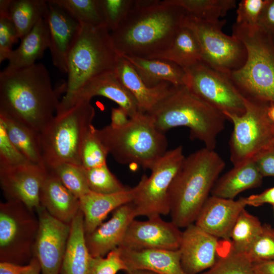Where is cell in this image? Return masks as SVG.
I'll use <instances>...</instances> for the list:
<instances>
[{"instance_id":"obj_1","label":"cell","mask_w":274,"mask_h":274,"mask_svg":"<svg viewBox=\"0 0 274 274\" xmlns=\"http://www.w3.org/2000/svg\"><path fill=\"white\" fill-rule=\"evenodd\" d=\"M187 12L166 0L134 1L120 24L110 31L120 55L151 58L171 45Z\"/></svg>"},{"instance_id":"obj_2","label":"cell","mask_w":274,"mask_h":274,"mask_svg":"<svg viewBox=\"0 0 274 274\" xmlns=\"http://www.w3.org/2000/svg\"><path fill=\"white\" fill-rule=\"evenodd\" d=\"M60 101L42 63L0 72V114L39 133L55 115Z\"/></svg>"},{"instance_id":"obj_3","label":"cell","mask_w":274,"mask_h":274,"mask_svg":"<svg viewBox=\"0 0 274 274\" xmlns=\"http://www.w3.org/2000/svg\"><path fill=\"white\" fill-rule=\"evenodd\" d=\"M225 163L206 147L185 157L169 189L171 222L179 228L194 223Z\"/></svg>"},{"instance_id":"obj_4","label":"cell","mask_w":274,"mask_h":274,"mask_svg":"<svg viewBox=\"0 0 274 274\" xmlns=\"http://www.w3.org/2000/svg\"><path fill=\"white\" fill-rule=\"evenodd\" d=\"M156 128L164 133L177 127L189 128L190 138L215 150L227 120L223 113L192 93L186 86H174L150 113Z\"/></svg>"},{"instance_id":"obj_5","label":"cell","mask_w":274,"mask_h":274,"mask_svg":"<svg viewBox=\"0 0 274 274\" xmlns=\"http://www.w3.org/2000/svg\"><path fill=\"white\" fill-rule=\"evenodd\" d=\"M232 35L244 44L247 58L244 65L229 75L245 98L274 104V42L258 26L236 23Z\"/></svg>"},{"instance_id":"obj_6","label":"cell","mask_w":274,"mask_h":274,"mask_svg":"<svg viewBox=\"0 0 274 274\" xmlns=\"http://www.w3.org/2000/svg\"><path fill=\"white\" fill-rule=\"evenodd\" d=\"M96 132L109 154L122 164L135 163L151 170L167 151L164 133L156 128L148 114L130 118L122 127L108 125Z\"/></svg>"},{"instance_id":"obj_7","label":"cell","mask_w":274,"mask_h":274,"mask_svg":"<svg viewBox=\"0 0 274 274\" xmlns=\"http://www.w3.org/2000/svg\"><path fill=\"white\" fill-rule=\"evenodd\" d=\"M119 56L105 25L81 24L67 54L63 96L75 92L92 78L114 71Z\"/></svg>"},{"instance_id":"obj_8","label":"cell","mask_w":274,"mask_h":274,"mask_svg":"<svg viewBox=\"0 0 274 274\" xmlns=\"http://www.w3.org/2000/svg\"><path fill=\"white\" fill-rule=\"evenodd\" d=\"M95 110L90 100L81 101L56 113L40 133L44 166L60 162L81 165L83 140L92 126Z\"/></svg>"},{"instance_id":"obj_9","label":"cell","mask_w":274,"mask_h":274,"mask_svg":"<svg viewBox=\"0 0 274 274\" xmlns=\"http://www.w3.org/2000/svg\"><path fill=\"white\" fill-rule=\"evenodd\" d=\"M245 102L246 110L242 115L224 113L233 126L229 142L233 166L253 160L272 147L274 123L267 114L270 104L246 98Z\"/></svg>"},{"instance_id":"obj_10","label":"cell","mask_w":274,"mask_h":274,"mask_svg":"<svg viewBox=\"0 0 274 274\" xmlns=\"http://www.w3.org/2000/svg\"><path fill=\"white\" fill-rule=\"evenodd\" d=\"M35 212L19 201L1 202V261L23 265L33 257L39 223Z\"/></svg>"},{"instance_id":"obj_11","label":"cell","mask_w":274,"mask_h":274,"mask_svg":"<svg viewBox=\"0 0 274 274\" xmlns=\"http://www.w3.org/2000/svg\"><path fill=\"white\" fill-rule=\"evenodd\" d=\"M185 157L182 146L167 151L151 168L150 176H142L134 187L131 202L136 217L150 218L169 214V189Z\"/></svg>"},{"instance_id":"obj_12","label":"cell","mask_w":274,"mask_h":274,"mask_svg":"<svg viewBox=\"0 0 274 274\" xmlns=\"http://www.w3.org/2000/svg\"><path fill=\"white\" fill-rule=\"evenodd\" d=\"M225 23V20L205 21L187 13L183 25L190 28L195 35L201 49L202 61L229 75L244 65L247 50L241 41L222 31Z\"/></svg>"},{"instance_id":"obj_13","label":"cell","mask_w":274,"mask_h":274,"mask_svg":"<svg viewBox=\"0 0 274 274\" xmlns=\"http://www.w3.org/2000/svg\"><path fill=\"white\" fill-rule=\"evenodd\" d=\"M185 70L186 86L194 95L223 114L241 115L245 112V98L228 75L202 61Z\"/></svg>"},{"instance_id":"obj_14","label":"cell","mask_w":274,"mask_h":274,"mask_svg":"<svg viewBox=\"0 0 274 274\" xmlns=\"http://www.w3.org/2000/svg\"><path fill=\"white\" fill-rule=\"evenodd\" d=\"M36 212L39 223L33 257L39 262L41 274H60L71 224L55 219L41 205Z\"/></svg>"},{"instance_id":"obj_15","label":"cell","mask_w":274,"mask_h":274,"mask_svg":"<svg viewBox=\"0 0 274 274\" xmlns=\"http://www.w3.org/2000/svg\"><path fill=\"white\" fill-rule=\"evenodd\" d=\"M182 231L172 222L161 216L145 221L134 219L126 230L120 248L132 250H178Z\"/></svg>"},{"instance_id":"obj_16","label":"cell","mask_w":274,"mask_h":274,"mask_svg":"<svg viewBox=\"0 0 274 274\" xmlns=\"http://www.w3.org/2000/svg\"><path fill=\"white\" fill-rule=\"evenodd\" d=\"M47 173L45 166L31 163L0 167V185L7 200L22 202L36 211L41 206L40 192Z\"/></svg>"},{"instance_id":"obj_17","label":"cell","mask_w":274,"mask_h":274,"mask_svg":"<svg viewBox=\"0 0 274 274\" xmlns=\"http://www.w3.org/2000/svg\"><path fill=\"white\" fill-rule=\"evenodd\" d=\"M97 96L105 97L116 102L126 111L130 118L141 113L135 98L120 82L114 71L97 76L71 95L63 96L56 113L66 110L81 101H90L92 97Z\"/></svg>"},{"instance_id":"obj_18","label":"cell","mask_w":274,"mask_h":274,"mask_svg":"<svg viewBox=\"0 0 274 274\" xmlns=\"http://www.w3.org/2000/svg\"><path fill=\"white\" fill-rule=\"evenodd\" d=\"M222 239L207 233L195 223L182 233L179 251L186 274H200L212 267L219 256Z\"/></svg>"},{"instance_id":"obj_19","label":"cell","mask_w":274,"mask_h":274,"mask_svg":"<svg viewBox=\"0 0 274 274\" xmlns=\"http://www.w3.org/2000/svg\"><path fill=\"white\" fill-rule=\"evenodd\" d=\"M247 206L245 197L235 200L211 195L204 203L194 223L219 239L229 240L231 230Z\"/></svg>"},{"instance_id":"obj_20","label":"cell","mask_w":274,"mask_h":274,"mask_svg":"<svg viewBox=\"0 0 274 274\" xmlns=\"http://www.w3.org/2000/svg\"><path fill=\"white\" fill-rule=\"evenodd\" d=\"M47 1L45 19L49 32V49L52 62L59 71L67 74V54L81 24L61 7L50 0Z\"/></svg>"},{"instance_id":"obj_21","label":"cell","mask_w":274,"mask_h":274,"mask_svg":"<svg viewBox=\"0 0 274 274\" xmlns=\"http://www.w3.org/2000/svg\"><path fill=\"white\" fill-rule=\"evenodd\" d=\"M136 217L131 202L113 212L111 218L91 233L85 234L86 245L92 257L106 256L122 244L130 223Z\"/></svg>"},{"instance_id":"obj_22","label":"cell","mask_w":274,"mask_h":274,"mask_svg":"<svg viewBox=\"0 0 274 274\" xmlns=\"http://www.w3.org/2000/svg\"><path fill=\"white\" fill-rule=\"evenodd\" d=\"M114 72L135 98L140 113L149 114L172 91L174 86L164 82L148 87L130 62L120 54Z\"/></svg>"},{"instance_id":"obj_23","label":"cell","mask_w":274,"mask_h":274,"mask_svg":"<svg viewBox=\"0 0 274 274\" xmlns=\"http://www.w3.org/2000/svg\"><path fill=\"white\" fill-rule=\"evenodd\" d=\"M127 272L146 270L156 274H186L181 263L179 250H132L118 247Z\"/></svg>"},{"instance_id":"obj_24","label":"cell","mask_w":274,"mask_h":274,"mask_svg":"<svg viewBox=\"0 0 274 274\" xmlns=\"http://www.w3.org/2000/svg\"><path fill=\"white\" fill-rule=\"evenodd\" d=\"M47 171L40 192L41 205L55 219L71 224L80 210L79 198L55 175Z\"/></svg>"},{"instance_id":"obj_25","label":"cell","mask_w":274,"mask_h":274,"mask_svg":"<svg viewBox=\"0 0 274 274\" xmlns=\"http://www.w3.org/2000/svg\"><path fill=\"white\" fill-rule=\"evenodd\" d=\"M134 191V187L113 194H101L90 191L81 197L80 209L84 217L85 234L94 230L111 212L131 202Z\"/></svg>"},{"instance_id":"obj_26","label":"cell","mask_w":274,"mask_h":274,"mask_svg":"<svg viewBox=\"0 0 274 274\" xmlns=\"http://www.w3.org/2000/svg\"><path fill=\"white\" fill-rule=\"evenodd\" d=\"M121 55L130 62L149 87L164 82L175 87L186 86L187 75L185 70L174 62L159 59Z\"/></svg>"},{"instance_id":"obj_27","label":"cell","mask_w":274,"mask_h":274,"mask_svg":"<svg viewBox=\"0 0 274 274\" xmlns=\"http://www.w3.org/2000/svg\"><path fill=\"white\" fill-rule=\"evenodd\" d=\"M70 225L60 274H90L91 256L86 243L84 217L81 210Z\"/></svg>"},{"instance_id":"obj_28","label":"cell","mask_w":274,"mask_h":274,"mask_svg":"<svg viewBox=\"0 0 274 274\" xmlns=\"http://www.w3.org/2000/svg\"><path fill=\"white\" fill-rule=\"evenodd\" d=\"M49 32L45 18L41 19L33 28L21 39L19 46L13 50L8 59L7 70H17L29 66L43 55L49 49Z\"/></svg>"},{"instance_id":"obj_29","label":"cell","mask_w":274,"mask_h":274,"mask_svg":"<svg viewBox=\"0 0 274 274\" xmlns=\"http://www.w3.org/2000/svg\"><path fill=\"white\" fill-rule=\"evenodd\" d=\"M263 177L253 160L233 166L218 178L211 191L212 195L234 199L240 193L259 186Z\"/></svg>"},{"instance_id":"obj_30","label":"cell","mask_w":274,"mask_h":274,"mask_svg":"<svg viewBox=\"0 0 274 274\" xmlns=\"http://www.w3.org/2000/svg\"><path fill=\"white\" fill-rule=\"evenodd\" d=\"M9 138L20 153L31 163L44 166L40 133L25 124L0 114Z\"/></svg>"},{"instance_id":"obj_31","label":"cell","mask_w":274,"mask_h":274,"mask_svg":"<svg viewBox=\"0 0 274 274\" xmlns=\"http://www.w3.org/2000/svg\"><path fill=\"white\" fill-rule=\"evenodd\" d=\"M150 59L168 60L185 70L202 61V56L194 32L182 25L169 47Z\"/></svg>"},{"instance_id":"obj_32","label":"cell","mask_w":274,"mask_h":274,"mask_svg":"<svg viewBox=\"0 0 274 274\" xmlns=\"http://www.w3.org/2000/svg\"><path fill=\"white\" fill-rule=\"evenodd\" d=\"M48 3L44 0H11L8 15L19 39L28 33L42 19L45 18Z\"/></svg>"},{"instance_id":"obj_33","label":"cell","mask_w":274,"mask_h":274,"mask_svg":"<svg viewBox=\"0 0 274 274\" xmlns=\"http://www.w3.org/2000/svg\"><path fill=\"white\" fill-rule=\"evenodd\" d=\"M200 274H256L253 263L246 253L235 251L230 240L222 239L215 264Z\"/></svg>"},{"instance_id":"obj_34","label":"cell","mask_w":274,"mask_h":274,"mask_svg":"<svg viewBox=\"0 0 274 274\" xmlns=\"http://www.w3.org/2000/svg\"><path fill=\"white\" fill-rule=\"evenodd\" d=\"M183 8L188 14L199 19L215 22L236 7L235 0H166Z\"/></svg>"},{"instance_id":"obj_35","label":"cell","mask_w":274,"mask_h":274,"mask_svg":"<svg viewBox=\"0 0 274 274\" xmlns=\"http://www.w3.org/2000/svg\"><path fill=\"white\" fill-rule=\"evenodd\" d=\"M262 228V225L258 218L244 209L230 233L229 240L233 249L236 252L246 254Z\"/></svg>"},{"instance_id":"obj_36","label":"cell","mask_w":274,"mask_h":274,"mask_svg":"<svg viewBox=\"0 0 274 274\" xmlns=\"http://www.w3.org/2000/svg\"><path fill=\"white\" fill-rule=\"evenodd\" d=\"M64 10L80 24L105 25L98 0H50Z\"/></svg>"},{"instance_id":"obj_37","label":"cell","mask_w":274,"mask_h":274,"mask_svg":"<svg viewBox=\"0 0 274 274\" xmlns=\"http://www.w3.org/2000/svg\"><path fill=\"white\" fill-rule=\"evenodd\" d=\"M46 168L55 175L79 198L90 191L87 181L85 168L82 165L69 162H60Z\"/></svg>"},{"instance_id":"obj_38","label":"cell","mask_w":274,"mask_h":274,"mask_svg":"<svg viewBox=\"0 0 274 274\" xmlns=\"http://www.w3.org/2000/svg\"><path fill=\"white\" fill-rule=\"evenodd\" d=\"M108 151L98 138L96 128L92 125L85 134L81 145V165L89 169L106 164Z\"/></svg>"},{"instance_id":"obj_39","label":"cell","mask_w":274,"mask_h":274,"mask_svg":"<svg viewBox=\"0 0 274 274\" xmlns=\"http://www.w3.org/2000/svg\"><path fill=\"white\" fill-rule=\"evenodd\" d=\"M89 188L91 191L101 194H113L125 191L124 186L110 171L107 164L85 169Z\"/></svg>"},{"instance_id":"obj_40","label":"cell","mask_w":274,"mask_h":274,"mask_svg":"<svg viewBox=\"0 0 274 274\" xmlns=\"http://www.w3.org/2000/svg\"><path fill=\"white\" fill-rule=\"evenodd\" d=\"M253 263L274 260V228L262 225L261 231L246 253Z\"/></svg>"},{"instance_id":"obj_41","label":"cell","mask_w":274,"mask_h":274,"mask_svg":"<svg viewBox=\"0 0 274 274\" xmlns=\"http://www.w3.org/2000/svg\"><path fill=\"white\" fill-rule=\"evenodd\" d=\"M105 26L110 31L116 29L124 20L133 6L132 0H98Z\"/></svg>"},{"instance_id":"obj_42","label":"cell","mask_w":274,"mask_h":274,"mask_svg":"<svg viewBox=\"0 0 274 274\" xmlns=\"http://www.w3.org/2000/svg\"><path fill=\"white\" fill-rule=\"evenodd\" d=\"M121 270L128 269L118 248L106 256L91 257L90 274H117Z\"/></svg>"},{"instance_id":"obj_43","label":"cell","mask_w":274,"mask_h":274,"mask_svg":"<svg viewBox=\"0 0 274 274\" xmlns=\"http://www.w3.org/2000/svg\"><path fill=\"white\" fill-rule=\"evenodd\" d=\"M30 163L17 150L8 137L0 121V167H13Z\"/></svg>"},{"instance_id":"obj_44","label":"cell","mask_w":274,"mask_h":274,"mask_svg":"<svg viewBox=\"0 0 274 274\" xmlns=\"http://www.w3.org/2000/svg\"><path fill=\"white\" fill-rule=\"evenodd\" d=\"M19 39L8 13H0V62L8 60L13 46Z\"/></svg>"},{"instance_id":"obj_45","label":"cell","mask_w":274,"mask_h":274,"mask_svg":"<svg viewBox=\"0 0 274 274\" xmlns=\"http://www.w3.org/2000/svg\"><path fill=\"white\" fill-rule=\"evenodd\" d=\"M266 0H242L236 10V23L253 26L258 22Z\"/></svg>"},{"instance_id":"obj_46","label":"cell","mask_w":274,"mask_h":274,"mask_svg":"<svg viewBox=\"0 0 274 274\" xmlns=\"http://www.w3.org/2000/svg\"><path fill=\"white\" fill-rule=\"evenodd\" d=\"M253 160L263 177H274V147L262 152Z\"/></svg>"},{"instance_id":"obj_47","label":"cell","mask_w":274,"mask_h":274,"mask_svg":"<svg viewBox=\"0 0 274 274\" xmlns=\"http://www.w3.org/2000/svg\"><path fill=\"white\" fill-rule=\"evenodd\" d=\"M257 25L272 37L274 36V0H266Z\"/></svg>"},{"instance_id":"obj_48","label":"cell","mask_w":274,"mask_h":274,"mask_svg":"<svg viewBox=\"0 0 274 274\" xmlns=\"http://www.w3.org/2000/svg\"><path fill=\"white\" fill-rule=\"evenodd\" d=\"M247 206L257 207L264 204L274 205V186L264 191L245 197Z\"/></svg>"},{"instance_id":"obj_49","label":"cell","mask_w":274,"mask_h":274,"mask_svg":"<svg viewBox=\"0 0 274 274\" xmlns=\"http://www.w3.org/2000/svg\"><path fill=\"white\" fill-rule=\"evenodd\" d=\"M32 266L31 260L26 264H19L7 261L0 262V274H23Z\"/></svg>"},{"instance_id":"obj_50","label":"cell","mask_w":274,"mask_h":274,"mask_svg":"<svg viewBox=\"0 0 274 274\" xmlns=\"http://www.w3.org/2000/svg\"><path fill=\"white\" fill-rule=\"evenodd\" d=\"M110 125L115 128H121L126 125L130 118L125 110L119 107L112 109Z\"/></svg>"},{"instance_id":"obj_51","label":"cell","mask_w":274,"mask_h":274,"mask_svg":"<svg viewBox=\"0 0 274 274\" xmlns=\"http://www.w3.org/2000/svg\"><path fill=\"white\" fill-rule=\"evenodd\" d=\"M256 274H274V260L253 263Z\"/></svg>"},{"instance_id":"obj_52","label":"cell","mask_w":274,"mask_h":274,"mask_svg":"<svg viewBox=\"0 0 274 274\" xmlns=\"http://www.w3.org/2000/svg\"><path fill=\"white\" fill-rule=\"evenodd\" d=\"M31 267L23 274H41V268L37 259L33 257L31 260Z\"/></svg>"},{"instance_id":"obj_53","label":"cell","mask_w":274,"mask_h":274,"mask_svg":"<svg viewBox=\"0 0 274 274\" xmlns=\"http://www.w3.org/2000/svg\"><path fill=\"white\" fill-rule=\"evenodd\" d=\"M267 114L269 119L274 123V104H270L267 109Z\"/></svg>"},{"instance_id":"obj_54","label":"cell","mask_w":274,"mask_h":274,"mask_svg":"<svg viewBox=\"0 0 274 274\" xmlns=\"http://www.w3.org/2000/svg\"><path fill=\"white\" fill-rule=\"evenodd\" d=\"M127 274H156L153 272L146 270H135L129 271Z\"/></svg>"},{"instance_id":"obj_55","label":"cell","mask_w":274,"mask_h":274,"mask_svg":"<svg viewBox=\"0 0 274 274\" xmlns=\"http://www.w3.org/2000/svg\"><path fill=\"white\" fill-rule=\"evenodd\" d=\"M272 147H274V135H273V138L272 141Z\"/></svg>"},{"instance_id":"obj_56","label":"cell","mask_w":274,"mask_h":274,"mask_svg":"<svg viewBox=\"0 0 274 274\" xmlns=\"http://www.w3.org/2000/svg\"><path fill=\"white\" fill-rule=\"evenodd\" d=\"M272 208H273V213H274V205L272 206Z\"/></svg>"},{"instance_id":"obj_57","label":"cell","mask_w":274,"mask_h":274,"mask_svg":"<svg viewBox=\"0 0 274 274\" xmlns=\"http://www.w3.org/2000/svg\"><path fill=\"white\" fill-rule=\"evenodd\" d=\"M272 39H273V42H274V36L272 37Z\"/></svg>"}]
</instances>
